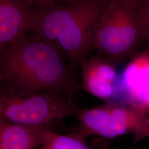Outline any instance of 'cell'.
Returning <instances> with one entry per match:
<instances>
[{
	"label": "cell",
	"mask_w": 149,
	"mask_h": 149,
	"mask_svg": "<svg viewBox=\"0 0 149 149\" xmlns=\"http://www.w3.org/2000/svg\"><path fill=\"white\" fill-rule=\"evenodd\" d=\"M65 60L37 35L22 38L0 50L1 87L21 92L53 91L71 97L80 84Z\"/></svg>",
	"instance_id": "obj_1"
},
{
	"label": "cell",
	"mask_w": 149,
	"mask_h": 149,
	"mask_svg": "<svg viewBox=\"0 0 149 149\" xmlns=\"http://www.w3.org/2000/svg\"><path fill=\"white\" fill-rule=\"evenodd\" d=\"M109 1L85 0L36 10L31 31L55 48L74 69L94 49L97 28Z\"/></svg>",
	"instance_id": "obj_2"
},
{
	"label": "cell",
	"mask_w": 149,
	"mask_h": 149,
	"mask_svg": "<svg viewBox=\"0 0 149 149\" xmlns=\"http://www.w3.org/2000/svg\"><path fill=\"white\" fill-rule=\"evenodd\" d=\"M146 41L138 6L127 0H110L97 28L94 49L116 64L130 59Z\"/></svg>",
	"instance_id": "obj_3"
},
{
	"label": "cell",
	"mask_w": 149,
	"mask_h": 149,
	"mask_svg": "<svg viewBox=\"0 0 149 149\" xmlns=\"http://www.w3.org/2000/svg\"><path fill=\"white\" fill-rule=\"evenodd\" d=\"M79 109L71 97L57 92H21L1 87L0 117L10 122L52 127L76 116Z\"/></svg>",
	"instance_id": "obj_4"
},
{
	"label": "cell",
	"mask_w": 149,
	"mask_h": 149,
	"mask_svg": "<svg viewBox=\"0 0 149 149\" xmlns=\"http://www.w3.org/2000/svg\"><path fill=\"white\" fill-rule=\"evenodd\" d=\"M77 133L86 138L97 135L114 138L133 134L134 143L149 138V113L135 107L121 103L109 102L90 108H80Z\"/></svg>",
	"instance_id": "obj_5"
},
{
	"label": "cell",
	"mask_w": 149,
	"mask_h": 149,
	"mask_svg": "<svg viewBox=\"0 0 149 149\" xmlns=\"http://www.w3.org/2000/svg\"><path fill=\"white\" fill-rule=\"evenodd\" d=\"M116 65L99 54L87 58L81 66L83 90L104 101L113 99L121 92L120 76Z\"/></svg>",
	"instance_id": "obj_6"
},
{
	"label": "cell",
	"mask_w": 149,
	"mask_h": 149,
	"mask_svg": "<svg viewBox=\"0 0 149 149\" xmlns=\"http://www.w3.org/2000/svg\"><path fill=\"white\" fill-rule=\"evenodd\" d=\"M35 15L18 0H0V50L32 30Z\"/></svg>",
	"instance_id": "obj_7"
},
{
	"label": "cell",
	"mask_w": 149,
	"mask_h": 149,
	"mask_svg": "<svg viewBox=\"0 0 149 149\" xmlns=\"http://www.w3.org/2000/svg\"><path fill=\"white\" fill-rule=\"evenodd\" d=\"M53 132L52 127L18 124L0 117V149H39Z\"/></svg>",
	"instance_id": "obj_8"
},
{
	"label": "cell",
	"mask_w": 149,
	"mask_h": 149,
	"mask_svg": "<svg viewBox=\"0 0 149 149\" xmlns=\"http://www.w3.org/2000/svg\"><path fill=\"white\" fill-rule=\"evenodd\" d=\"M39 149H100L91 146L85 138L78 133L63 135L53 132L48 140Z\"/></svg>",
	"instance_id": "obj_9"
},
{
	"label": "cell",
	"mask_w": 149,
	"mask_h": 149,
	"mask_svg": "<svg viewBox=\"0 0 149 149\" xmlns=\"http://www.w3.org/2000/svg\"><path fill=\"white\" fill-rule=\"evenodd\" d=\"M132 106L149 113V76L144 80Z\"/></svg>",
	"instance_id": "obj_10"
},
{
	"label": "cell",
	"mask_w": 149,
	"mask_h": 149,
	"mask_svg": "<svg viewBox=\"0 0 149 149\" xmlns=\"http://www.w3.org/2000/svg\"><path fill=\"white\" fill-rule=\"evenodd\" d=\"M139 13L145 34L146 41L149 45V0L144 1L138 6Z\"/></svg>",
	"instance_id": "obj_11"
},
{
	"label": "cell",
	"mask_w": 149,
	"mask_h": 149,
	"mask_svg": "<svg viewBox=\"0 0 149 149\" xmlns=\"http://www.w3.org/2000/svg\"><path fill=\"white\" fill-rule=\"evenodd\" d=\"M28 7L34 10L55 5V0H18Z\"/></svg>",
	"instance_id": "obj_12"
},
{
	"label": "cell",
	"mask_w": 149,
	"mask_h": 149,
	"mask_svg": "<svg viewBox=\"0 0 149 149\" xmlns=\"http://www.w3.org/2000/svg\"><path fill=\"white\" fill-rule=\"evenodd\" d=\"M81 1H85V0H55V5H63L68 3L74 2Z\"/></svg>",
	"instance_id": "obj_13"
},
{
	"label": "cell",
	"mask_w": 149,
	"mask_h": 149,
	"mask_svg": "<svg viewBox=\"0 0 149 149\" xmlns=\"http://www.w3.org/2000/svg\"><path fill=\"white\" fill-rule=\"evenodd\" d=\"M127 1L130 2L132 3H133L135 5L138 6L140 3H141L144 0H127Z\"/></svg>",
	"instance_id": "obj_14"
}]
</instances>
